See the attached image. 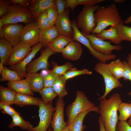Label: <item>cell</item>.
I'll return each mask as SVG.
<instances>
[{
	"mask_svg": "<svg viewBox=\"0 0 131 131\" xmlns=\"http://www.w3.org/2000/svg\"><path fill=\"white\" fill-rule=\"evenodd\" d=\"M1 74V77L0 79L1 82L6 81L14 82L22 80L15 72L8 68L5 66Z\"/></svg>",
	"mask_w": 131,
	"mask_h": 131,
	"instance_id": "836d02e7",
	"label": "cell"
},
{
	"mask_svg": "<svg viewBox=\"0 0 131 131\" xmlns=\"http://www.w3.org/2000/svg\"><path fill=\"white\" fill-rule=\"evenodd\" d=\"M24 27L18 23L8 24L4 25L3 37L14 46L21 41V37Z\"/></svg>",
	"mask_w": 131,
	"mask_h": 131,
	"instance_id": "9a60e30c",
	"label": "cell"
},
{
	"mask_svg": "<svg viewBox=\"0 0 131 131\" xmlns=\"http://www.w3.org/2000/svg\"><path fill=\"white\" fill-rule=\"evenodd\" d=\"M76 94L75 100L69 105L66 109V115L67 117L66 123L68 126L78 114L95 106L93 103L89 100L82 91L77 90Z\"/></svg>",
	"mask_w": 131,
	"mask_h": 131,
	"instance_id": "277c9868",
	"label": "cell"
},
{
	"mask_svg": "<svg viewBox=\"0 0 131 131\" xmlns=\"http://www.w3.org/2000/svg\"><path fill=\"white\" fill-rule=\"evenodd\" d=\"M91 111L98 113V107L95 106L92 109L86 110L78 114L68 126L69 131H83L86 127L85 125L83 124V120L86 115Z\"/></svg>",
	"mask_w": 131,
	"mask_h": 131,
	"instance_id": "ac0fdd59",
	"label": "cell"
},
{
	"mask_svg": "<svg viewBox=\"0 0 131 131\" xmlns=\"http://www.w3.org/2000/svg\"><path fill=\"white\" fill-rule=\"evenodd\" d=\"M94 69L102 75L105 84L104 93L99 98V100L106 98L108 94L114 89L122 87V85L119 80L114 77L110 71L107 64L99 62L96 65Z\"/></svg>",
	"mask_w": 131,
	"mask_h": 131,
	"instance_id": "8992f818",
	"label": "cell"
},
{
	"mask_svg": "<svg viewBox=\"0 0 131 131\" xmlns=\"http://www.w3.org/2000/svg\"><path fill=\"white\" fill-rule=\"evenodd\" d=\"M48 131H53V130L51 129V128H49Z\"/></svg>",
	"mask_w": 131,
	"mask_h": 131,
	"instance_id": "6f0895ef",
	"label": "cell"
},
{
	"mask_svg": "<svg viewBox=\"0 0 131 131\" xmlns=\"http://www.w3.org/2000/svg\"><path fill=\"white\" fill-rule=\"evenodd\" d=\"M71 23L72 27L74 32L72 39L85 45L88 49L90 53L94 57L99 60L100 62L105 63H106L107 61L115 59L116 58V56L115 55H104L95 50L90 45L89 40L79 30L76 25V20H73L71 21Z\"/></svg>",
	"mask_w": 131,
	"mask_h": 131,
	"instance_id": "52a82bcc",
	"label": "cell"
},
{
	"mask_svg": "<svg viewBox=\"0 0 131 131\" xmlns=\"http://www.w3.org/2000/svg\"><path fill=\"white\" fill-rule=\"evenodd\" d=\"M42 100L37 97L17 93L14 104L20 107L32 105L39 106Z\"/></svg>",
	"mask_w": 131,
	"mask_h": 131,
	"instance_id": "44dd1931",
	"label": "cell"
},
{
	"mask_svg": "<svg viewBox=\"0 0 131 131\" xmlns=\"http://www.w3.org/2000/svg\"><path fill=\"white\" fill-rule=\"evenodd\" d=\"M58 76L55 74L52 70H49L48 74L43 77L44 86L52 87Z\"/></svg>",
	"mask_w": 131,
	"mask_h": 131,
	"instance_id": "ab89813d",
	"label": "cell"
},
{
	"mask_svg": "<svg viewBox=\"0 0 131 131\" xmlns=\"http://www.w3.org/2000/svg\"><path fill=\"white\" fill-rule=\"evenodd\" d=\"M42 47V44L40 42L33 46L30 53L24 59L19 63L9 66V69L15 72L22 79L25 78L27 74L26 71V67Z\"/></svg>",
	"mask_w": 131,
	"mask_h": 131,
	"instance_id": "2e32d148",
	"label": "cell"
},
{
	"mask_svg": "<svg viewBox=\"0 0 131 131\" xmlns=\"http://www.w3.org/2000/svg\"><path fill=\"white\" fill-rule=\"evenodd\" d=\"M66 81L63 75L58 76L52 87L59 98H63L68 94L66 88Z\"/></svg>",
	"mask_w": 131,
	"mask_h": 131,
	"instance_id": "f546056e",
	"label": "cell"
},
{
	"mask_svg": "<svg viewBox=\"0 0 131 131\" xmlns=\"http://www.w3.org/2000/svg\"><path fill=\"white\" fill-rule=\"evenodd\" d=\"M7 85L17 93L34 95L33 93L25 79L16 81L9 82Z\"/></svg>",
	"mask_w": 131,
	"mask_h": 131,
	"instance_id": "d4e9b609",
	"label": "cell"
},
{
	"mask_svg": "<svg viewBox=\"0 0 131 131\" xmlns=\"http://www.w3.org/2000/svg\"><path fill=\"white\" fill-rule=\"evenodd\" d=\"M127 123L130 126H131V116L130 118L129 119Z\"/></svg>",
	"mask_w": 131,
	"mask_h": 131,
	"instance_id": "9f6ffc18",
	"label": "cell"
},
{
	"mask_svg": "<svg viewBox=\"0 0 131 131\" xmlns=\"http://www.w3.org/2000/svg\"><path fill=\"white\" fill-rule=\"evenodd\" d=\"M108 67L113 75L117 79L123 78L124 67L123 62L120 59L112 61L107 64Z\"/></svg>",
	"mask_w": 131,
	"mask_h": 131,
	"instance_id": "83f0119b",
	"label": "cell"
},
{
	"mask_svg": "<svg viewBox=\"0 0 131 131\" xmlns=\"http://www.w3.org/2000/svg\"><path fill=\"white\" fill-rule=\"evenodd\" d=\"M32 48L21 41L13 46L10 57L6 65L10 66L19 63L30 53Z\"/></svg>",
	"mask_w": 131,
	"mask_h": 131,
	"instance_id": "4fadbf2b",
	"label": "cell"
},
{
	"mask_svg": "<svg viewBox=\"0 0 131 131\" xmlns=\"http://www.w3.org/2000/svg\"><path fill=\"white\" fill-rule=\"evenodd\" d=\"M99 112L102 118L106 131H116L118 122L117 111L122 101L119 94L115 93L108 99L100 100Z\"/></svg>",
	"mask_w": 131,
	"mask_h": 131,
	"instance_id": "6da1fadb",
	"label": "cell"
},
{
	"mask_svg": "<svg viewBox=\"0 0 131 131\" xmlns=\"http://www.w3.org/2000/svg\"><path fill=\"white\" fill-rule=\"evenodd\" d=\"M119 113L118 119L120 121H126L131 116V103H128L122 102L118 109Z\"/></svg>",
	"mask_w": 131,
	"mask_h": 131,
	"instance_id": "d6a6232c",
	"label": "cell"
},
{
	"mask_svg": "<svg viewBox=\"0 0 131 131\" xmlns=\"http://www.w3.org/2000/svg\"><path fill=\"white\" fill-rule=\"evenodd\" d=\"M4 24L2 20L0 19V39L4 38L3 37V27Z\"/></svg>",
	"mask_w": 131,
	"mask_h": 131,
	"instance_id": "c3c4849f",
	"label": "cell"
},
{
	"mask_svg": "<svg viewBox=\"0 0 131 131\" xmlns=\"http://www.w3.org/2000/svg\"><path fill=\"white\" fill-rule=\"evenodd\" d=\"M11 4H18L21 7L30 9L34 4L36 0H11Z\"/></svg>",
	"mask_w": 131,
	"mask_h": 131,
	"instance_id": "b9f144b4",
	"label": "cell"
},
{
	"mask_svg": "<svg viewBox=\"0 0 131 131\" xmlns=\"http://www.w3.org/2000/svg\"><path fill=\"white\" fill-rule=\"evenodd\" d=\"M124 69L123 78L125 81L129 80L131 81V67L127 61H123Z\"/></svg>",
	"mask_w": 131,
	"mask_h": 131,
	"instance_id": "f6af8a7d",
	"label": "cell"
},
{
	"mask_svg": "<svg viewBox=\"0 0 131 131\" xmlns=\"http://www.w3.org/2000/svg\"><path fill=\"white\" fill-rule=\"evenodd\" d=\"M36 18V22L40 30H45L52 26L48 18L46 10L39 14Z\"/></svg>",
	"mask_w": 131,
	"mask_h": 131,
	"instance_id": "8d00e7d4",
	"label": "cell"
},
{
	"mask_svg": "<svg viewBox=\"0 0 131 131\" xmlns=\"http://www.w3.org/2000/svg\"><path fill=\"white\" fill-rule=\"evenodd\" d=\"M55 6L54 0H37L30 9L34 18H36L41 13Z\"/></svg>",
	"mask_w": 131,
	"mask_h": 131,
	"instance_id": "603a6c76",
	"label": "cell"
},
{
	"mask_svg": "<svg viewBox=\"0 0 131 131\" xmlns=\"http://www.w3.org/2000/svg\"><path fill=\"white\" fill-rule=\"evenodd\" d=\"M11 4L10 0H0V17H1L8 12Z\"/></svg>",
	"mask_w": 131,
	"mask_h": 131,
	"instance_id": "7bdbcfd3",
	"label": "cell"
},
{
	"mask_svg": "<svg viewBox=\"0 0 131 131\" xmlns=\"http://www.w3.org/2000/svg\"><path fill=\"white\" fill-rule=\"evenodd\" d=\"M82 33L89 40L93 49L102 54L110 55L112 54L113 50L120 51L123 48V46L119 44L112 45L110 43V41L102 40L97 37L95 34L86 35Z\"/></svg>",
	"mask_w": 131,
	"mask_h": 131,
	"instance_id": "ba28073f",
	"label": "cell"
},
{
	"mask_svg": "<svg viewBox=\"0 0 131 131\" xmlns=\"http://www.w3.org/2000/svg\"><path fill=\"white\" fill-rule=\"evenodd\" d=\"M55 53L48 47L46 48L38 58L31 62L27 66L26 68L27 73H36L41 69H48L49 67L48 59Z\"/></svg>",
	"mask_w": 131,
	"mask_h": 131,
	"instance_id": "5bb4252c",
	"label": "cell"
},
{
	"mask_svg": "<svg viewBox=\"0 0 131 131\" xmlns=\"http://www.w3.org/2000/svg\"><path fill=\"white\" fill-rule=\"evenodd\" d=\"M12 44L4 38L0 40V62L6 64L10 56L13 47Z\"/></svg>",
	"mask_w": 131,
	"mask_h": 131,
	"instance_id": "4316f807",
	"label": "cell"
},
{
	"mask_svg": "<svg viewBox=\"0 0 131 131\" xmlns=\"http://www.w3.org/2000/svg\"><path fill=\"white\" fill-rule=\"evenodd\" d=\"M49 71L48 69H43L41 72L40 74L44 77L48 74Z\"/></svg>",
	"mask_w": 131,
	"mask_h": 131,
	"instance_id": "681fc988",
	"label": "cell"
},
{
	"mask_svg": "<svg viewBox=\"0 0 131 131\" xmlns=\"http://www.w3.org/2000/svg\"><path fill=\"white\" fill-rule=\"evenodd\" d=\"M17 92L8 87L0 86V103L10 105L14 104Z\"/></svg>",
	"mask_w": 131,
	"mask_h": 131,
	"instance_id": "484cf974",
	"label": "cell"
},
{
	"mask_svg": "<svg viewBox=\"0 0 131 131\" xmlns=\"http://www.w3.org/2000/svg\"><path fill=\"white\" fill-rule=\"evenodd\" d=\"M47 16L49 23L52 26L54 25L58 16L56 6L52 7L47 10Z\"/></svg>",
	"mask_w": 131,
	"mask_h": 131,
	"instance_id": "f35d334b",
	"label": "cell"
},
{
	"mask_svg": "<svg viewBox=\"0 0 131 131\" xmlns=\"http://www.w3.org/2000/svg\"><path fill=\"white\" fill-rule=\"evenodd\" d=\"M40 31L36 22L26 24L22 30L21 41L31 47L38 44L39 43Z\"/></svg>",
	"mask_w": 131,
	"mask_h": 131,
	"instance_id": "30bf717a",
	"label": "cell"
},
{
	"mask_svg": "<svg viewBox=\"0 0 131 131\" xmlns=\"http://www.w3.org/2000/svg\"><path fill=\"white\" fill-rule=\"evenodd\" d=\"M96 26L92 32L97 34L106 27L111 26L116 27L123 24L116 5L114 4L106 7H100L94 14Z\"/></svg>",
	"mask_w": 131,
	"mask_h": 131,
	"instance_id": "7a4b0ae2",
	"label": "cell"
},
{
	"mask_svg": "<svg viewBox=\"0 0 131 131\" xmlns=\"http://www.w3.org/2000/svg\"><path fill=\"white\" fill-rule=\"evenodd\" d=\"M62 131H69L68 126H67L65 128H64Z\"/></svg>",
	"mask_w": 131,
	"mask_h": 131,
	"instance_id": "11a10c76",
	"label": "cell"
},
{
	"mask_svg": "<svg viewBox=\"0 0 131 131\" xmlns=\"http://www.w3.org/2000/svg\"><path fill=\"white\" fill-rule=\"evenodd\" d=\"M117 27L118 34L121 41L131 42V26H128L122 24Z\"/></svg>",
	"mask_w": 131,
	"mask_h": 131,
	"instance_id": "e575fe53",
	"label": "cell"
},
{
	"mask_svg": "<svg viewBox=\"0 0 131 131\" xmlns=\"http://www.w3.org/2000/svg\"><path fill=\"white\" fill-rule=\"evenodd\" d=\"M92 72L86 69L78 70L75 68H70L64 74L63 76L64 79L67 80L71 79L77 76L83 74L90 75Z\"/></svg>",
	"mask_w": 131,
	"mask_h": 131,
	"instance_id": "d590c367",
	"label": "cell"
},
{
	"mask_svg": "<svg viewBox=\"0 0 131 131\" xmlns=\"http://www.w3.org/2000/svg\"><path fill=\"white\" fill-rule=\"evenodd\" d=\"M83 51L82 47L79 42L73 40L69 43L62 49L61 53L64 58L74 61L80 59Z\"/></svg>",
	"mask_w": 131,
	"mask_h": 131,
	"instance_id": "e0dca14e",
	"label": "cell"
},
{
	"mask_svg": "<svg viewBox=\"0 0 131 131\" xmlns=\"http://www.w3.org/2000/svg\"><path fill=\"white\" fill-rule=\"evenodd\" d=\"M70 9L68 8L62 14H59L55 25L59 35L72 39L74 32L70 19Z\"/></svg>",
	"mask_w": 131,
	"mask_h": 131,
	"instance_id": "7c38bea8",
	"label": "cell"
},
{
	"mask_svg": "<svg viewBox=\"0 0 131 131\" xmlns=\"http://www.w3.org/2000/svg\"><path fill=\"white\" fill-rule=\"evenodd\" d=\"M128 94L131 96V91L128 93Z\"/></svg>",
	"mask_w": 131,
	"mask_h": 131,
	"instance_id": "680465c9",
	"label": "cell"
},
{
	"mask_svg": "<svg viewBox=\"0 0 131 131\" xmlns=\"http://www.w3.org/2000/svg\"><path fill=\"white\" fill-rule=\"evenodd\" d=\"M127 61L129 65L131 67V53L128 54V56L126 58Z\"/></svg>",
	"mask_w": 131,
	"mask_h": 131,
	"instance_id": "f907efd6",
	"label": "cell"
},
{
	"mask_svg": "<svg viewBox=\"0 0 131 131\" xmlns=\"http://www.w3.org/2000/svg\"><path fill=\"white\" fill-rule=\"evenodd\" d=\"M131 22V15L123 22L125 24H128Z\"/></svg>",
	"mask_w": 131,
	"mask_h": 131,
	"instance_id": "816d5d0a",
	"label": "cell"
},
{
	"mask_svg": "<svg viewBox=\"0 0 131 131\" xmlns=\"http://www.w3.org/2000/svg\"><path fill=\"white\" fill-rule=\"evenodd\" d=\"M65 105L63 98L58 97L55 103V112L53 114L51 124L53 131H62L68 125L64 119Z\"/></svg>",
	"mask_w": 131,
	"mask_h": 131,
	"instance_id": "8fae6325",
	"label": "cell"
},
{
	"mask_svg": "<svg viewBox=\"0 0 131 131\" xmlns=\"http://www.w3.org/2000/svg\"><path fill=\"white\" fill-rule=\"evenodd\" d=\"M59 35L58 31L54 25L47 29L40 30L39 42L46 48L48 44Z\"/></svg>",
	"mask_w": 131,
	"mask_h": 131,
	"instance_id": "d6986e66",
	"label": "cell"
},
{
	"mask_svg": "<svg viewBox=\"0 0 131 131\" xmlns=\"http://www.w3.org/2000/svg\"><path fill=\"white\" fill-rule=\"evenodd\" d=\"M54 1L58 14L63 13L65 10L66 0H54Z\"/></svg>",
	"mask_w": 131,
	"mask_h": 131,
	"instance_id": "bcb514c9",
	"label": "cell"
},
{
	"mask_svg": "<svg viewBox=\"0 0 131 131\" xmlns=\"http://www.w3.org/2000/svg\"><path fill=\"white\" fill-rule=\"evenodd\" d=\"M44 103L52 106L53 99L57 96L51 87H44L39 92Z\"/></svg>",
	"mask_w": 131,
	"mask_h": 131,
	"instance_id": "1f68e13d",
	"label": "cell"
},
{
	"mask_svg": "<svg viewBox=\"0 0 131 131\" xmlns=\"http://www.w3.org/2000/svg\"><path fill=\"white\" fill-rule=\"evenodd\" d=\"M25 79L32 91L39 92L43 87V77L37 72L27 74Z\"/></svg>",
	"mask_w": 131,
	"mask_h": 131,
	"instance_id": "7402d4cb",
	"label": "cell"
},
{
	"mask_svg": "<svg viewBox=\"0 0 131 131\" xmlns=\"http://www.w3.org/2000/svg\"><path fill=\"white\" fill-rule=\"evenodd\" d=\"M34 18L29 9L14 4L10 5L7 12L0 19L5 25L20 22L27 24L34 22Z\"/></svg>",
	"mask_w": 131,
	"mask_h": 131,
	"instance_id": "3957f363",
	"label": "cell"
},
{
	"mask_svg": "<svg viewBox=\"0 0 131 131\" xmlns=\"http://www.w3.org/2000/svg\"><path fill=\"white\" fill-rule=\"evenodd\" d=\"M39 107V123L31 131H47L51 125L52 117L55 110V107L52 105L45 104L42 100Z\"/></svg>",
	"mask_w": 131,
	"mask_h": 131,
	"instance_id": "9c48e42d",
	"label": "cell"
},
{
	"mask_svg": "<svg viewBox=\"0 0 131 131\" xmlns=\"http://www.w3.org/2000/svg\"><path fill=\"white\" fill-rule=\"evenodd\" d=\"M0 109L3 114H8L11 116L19 113L10 105L5 103H0Z\"/></svg>",
	"mask_w": 131,
	"mask_h": 131,
	"instance_id": "60d3db41",
	"label": "cell"
},
{
	"mask_svg": "<svg viewBox=\"0 0 131 131\" xmlns=\"http://www.w3.org/2000/svg\"><path fill=\"white\" fill-rule=\"evenodd\" d=\"M98 122L99 127L100 131H106L104 127L103 120L100 116L99 117Z\"/></svg>",
	"mask_w": 131,
	"mask_h": 131,
	"instance_id": "7dc6e473",
	"label": "cell"
},
{
	"mask_svg": "<svg viewBox=\"0 0 131 131\" xmlns=\"http://www.w3.org/2000/svg\"><path fill=\"white\" fill-rule=\"evenodd\" d=\"M4 65L2 63H0V74L4 68V66H3Z\"/></svg>",
	"mask_w": 131,
	"mask_h": 131,
	"instance_id": "f5cc1de1",
	"label": "cell"
},
{
	"mask_svg": "<svg viewBox=\"0 0 131 131\" xmlns=\"http://www.w3.org/2000/svg\"><path fill=\"white\" fill-rule=\"evenodd\" d=\"M98 38L103 40H108L116 45L122 41L118 33L117 27L111 26L108 29H104L97 34H95Z\"/></svg>",
	"mask_w": 131,
	"mask_h": 131,
	"instance_id": "ffe728a7",
	"label": "cell"
},
{
	"mask_svg": "<svg viewBox=\"0 0 131 131\" xmlns=\"http://www.w3.org/2000/svg\"><path fill=\"white\" fill-rule=\"evenodd\" d=\"M104 0H66V8L73 9L77 6L84 5V6L90 7L104 1Z\"/></svg>",
	"mask_w": 131,
	"mask_h": 131,
	"instance_id": "4dcf8cb0",
	"label": "cell"
},
{
	"mask_svg": "<svg viewBox=\"0 0 131 131\" xmlns=\"http://www.w3.org/2000/svg\"><path fill=\"white\" fill-rule=\"evenodd\" d=\"M11 117L12 120L8 126L10 129H12L15 126H18L22 129L31 131L33 127L29 122L23 119L19 113L14 115Z\"/></svg>",
	"mask_w": 131,
	"mask_h": 131,
	"instance_id": "f1b7e54d",
	"label": "cell"
},
{
	"mask_svg": "<svg viewBox=\"0 0 131 131\" xmlns=\"http://www.w3.org/2000/svg\"><path fill=\"white\" fill-rule=\"evenodd\" d=\"M113 1L116 3H121L124 2L125 1V0H113Z\"/></svg>",
	"mask_w": 131,
	"mask_h": 131,
	"instance_id": "db71d44e",
	"label": "cell"
},
{
	"mask_svg": "<svg viewBox=\"0 0 131 131\" xmlns=\"http://www.w3.org/2000/svg\"><path fill=\"white\" fill-rule=\"evenodd\" d=\"M116 131H131V126L126 121H120L117 123Z\"/></svg>",
	"mask_w": 131,
	"mask_h": 131,
	"instance_id": "ee69618b",
	"label": "cell"
},
{
	"mask_svg": "<svg viewBox=\"0 0 131 131\" xmlns=\"http://www.w3.org/2000/svg\"><path fill=\"white\" fill-rule=\"evenodd\" d=\"M96 5L90 7L84 6L76 16V25L78 28L82 30L81 32L89 35L96 26L94 12L99 7Z\"/></svg>",
	"mask_w": 131,
	"mask_h": 131,
	"instance_id": "5b68a950",
	"label": "cell"
},
{
	"mask_svg": "<svg viewBox=\"0 0 131 131\" xmlns=\"http://www.w3.org/2000/svg\"><path fill=\"white\" fill-rule=\"evenodd\" d=\"M73 40L72 38L59 35L48 44L47 47L55 53H61L65 47Z\"/></svg>",
	"mask_w": 131,
	"mask_h": 131,
	"instance_id": "cb8c5ba5",
	"label": "cell"
},
{
	"mask_svg": "<svg viewBox=\"0 0 131 131\" xmlns=\"http://www.w3.org/2000/svg\"><path fill=\"white\" fill-rule=\"evenodd\" d=\"M53 66L52 70L58 76H62L70 68L73 66L71 63L67 62L62 65L58 66L55 62H52Z\"/></svg>",
	"mask_w": 131,
	"mask_h": 131,
	"instance_id": "74e56055",
	"label": "cell"
}]
</instances>
